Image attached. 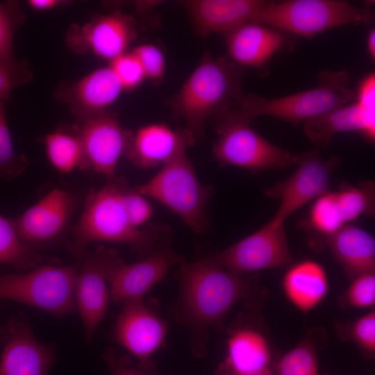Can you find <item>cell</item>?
Returning a JSON list of instances; mask_svg holds the SVG:
<instances>
[{
  "mask_svg": "<svg viewBox=\"0 0 375 375\" xmlns=\"http://www.w3.org/2000/svg\"><path fill=\"white\" fill-rule=\"evenodd\" d=\"M176 273L180 297L175 317L188 326L192 348L205 350L208 329L219 325L240 300L250 293L249 282L209 256L192 263L182 262Z\"/></svg>",
  "mask_w": 375,
  "mask_h": 375,
  "instance_id": "cell-1",
  "label": "cell"
},
{
  "mask_svg": "<svg viewBox=\"0 0 375 375\" xmlns=\"http://www.w3.org/2000/svg\"><path fill=\"white\" fill-rule=\"evenodd\" d=\"M126 181L122 176H115L103 188L89 191L81 217L71 228L72 239L67 246L79 260L87 253V247L95 242L128 245L143 258L171 236V228L165 224L133 226L122 199Z\"/></svg>",
  "mask_w": 375,
  "mask_h": 375,
  "instance_id": "cell-2",
  "label": "cell"
},
{
  "mask_svg": "<svg viewBox=\"0 0 375 375\" xmlns=\"http://www.w3.org/2000/svg\"><path fill=\"white\" fill-rule=\"evenodd\" d=\"M246 68L228 58L206 51L199 64L169 103L185 122L193 144L203 135L206 122L214 119L244 94Z\"/></svg>",
  "mask_w": 375,
  "mask_h": 375,
  "instance_id": "cell-3",
  "label": "cell"
},
{
  "mask_svg": "<svg viewBox=\"0 0 375 375\" xmlns=\"http://www.w3.org/2000/svg\"><path fill=\"white\" fill-rule=\"evenodd\" d=\"M349 78L344 70H324L319 74V85L312 89L276 98L249 94L228 108L250 122L268 115L298 126L351 101L356 92L348 88Z\"/></svg>",
  "mask_w": 375,
  "mask_h": 375,
  "instance_id": "cell-4",
  "label": "cell"
},
{
  "mask_svg": "<svg viewBox=\"0 0 375 375\" xmlns=\"http://www.w3.org/2000/svg\"><path fill=\"white\" fill-rule=\"evenodd\" d=\"M134 188L169 209L194 233L210 231L207 206L212 188L199 181L186 152L164 164L150 180Z\"/></svg>",
  "mask_w": 375,
  "mask_h": 375,
  "instance_id": "cell-5",
  "label": "cell"
},
{
  "mask_svg": "<svg viewBox=\"0 0 375 375\" xmlns=\"http://www.w3.org/2000/svg\"><path fill=\"white\" fill-rule=\"evenodd\" d=\"M371 3L355 6L340 0L269 1L256 23L312 39L328 29L349 24H370L374 20Z\"/></svg>",
  "mask_w": 375,
  "mask_h": 375,
  "instance_id": "cell-6",
  "label": "cell"
},
{
  "mask_svg": "<svg viewBox=\"0 0 375 375\" xmlns=\"http://www.w3.org/2000/svg\"><path fill=\"white\" fill-rule=\"evenodd\" d=\"M213 119L219 138L213 155L222 165L256 172L297 165L299 156L260 135L251 122L227 108Z\"/></svg>",
  "mask_w": 375,
  "mask_h": 375,
  "instance_id": "cell-7",
  "label": "cell"
},
{
  "mask_svg": "<svg viewBox=\"0 0 375 375\" xmlns=\"http://www.w3.org/2000/svg\"><path fill=\"white\" fill-rule=\"evenodd\" d=\"M79 262L76 265H44L23 274L0 276V299L16 301L53 316L76 311L74 289Z\"/></svg>",
  "mask_w": 375,
  "mask_h": 375,
  "instance_id": "cell-8",
  "label": "cell"
},
{
  "mask_svg": "<svg viewBox=\"0 0 375 375\" xmlns=\"http://www.w3.org/2000/svg\"><path fill=\"white\" fill-rule=\"evenodd\" d=\"M283 221L273 217L258 230L228 248L209 256L238 274L291 265Z\"/></svg>",
  "mask_w": 375,
  "mask_h": 375,
  "instance_id": "cell-9",
  "label": "cell"
},
{
  "mask_svg": "<svg viewBox=\"0 0 375 375\" xmlns=\"http://www.w3.org/2000/svg\"><path fill=\"white\" fill-rule=\"evenodd\" d=\"M78 262L74 299L85 338L92 341L105 316L110 298L107 288L108 277L124 260L117 251L99 246L90 252L87 251Z\"/></svg>",
  "mask_w": 375,
  "mask_h": 375,
  "instance_id": "cell-10",
  "label": "cell"
},
{
  "mask_svg": "<svg viewBox=\"0 0 375 375\" xmlns=\"http://www.w3.org/2000/svg\"><path fill=\"white\" fill-rule=\"evenodd\" d=\"M339 160L338 157L323 159L318 149L299 156L294 172L265 190L268 197L280 200L274 217L285 222L300 208L330 191L331 176Z\"/></svg>",
  "mask_w": 375,
  "mask_h": 375,
  "instance_id": "cell-11",
  "label": "cell"
},
{
  "mask_svg": "<svg viewBox=\"0 0 375 375\" xmlns=\"http://www.w3.org/2000/svg\"><path fill=\"white\" fill-rule=\"evenodd\" d=\"M137 38V24L130 15L115 11L97 15L81 27L74 26L67 36L69 47L76 53L91 51L111 62L126 53Z\"/></svg>",
  "mask_w": 375,
  "mask_h": 375,
  "instance_id": "cell-12",
  "label": "cell"
},
{
  "mask_svg": "<svg viewBox=\"0 0 375 375\" xmlns=\"http://www.w3.org/2000/svg\"><path fill=\"white\" fill-rule=\"evenodd\" d=\"M0 335V375H48L56 360V344L39 342L29 323L17 317H12Z\"/></svg>",
  "mask_w": 375,
  "mask_h": 375,
  "instance_id": "cell-13",
  "label": "cell"
},
{
  "mask_svg": "<svg viewBox=\"0 0 375 375\" xmlns=\"http://www.w3.org/2000/svg\"><path fill=\"white\" fill-rule=\"evenodd\" d=\"M89 169L107 181L115 177L118 161L124 155L133 132L126 130L114 114L102 112L75 125Z\"/></svg>",
  "mask_w": 375,
  "mask_h": 375,
  "instance_id": "cell-14",
  "label": "cell"
},
{
  "mask_svg": "<svg viewBox=\"0 0 375 375\" xmlns=\"http://www.w3.org/2000/svg\"><path fill=\"white\" fill-rule=\"evenodd\" d=\"M76 204L72 193L53 189L13 219L21 240L34 249L57 241L66 232Z\"/></svg>",
  "mask_w": 375,
  "mask_h": 375,
  "instance_id": "cell-15",
  "label": "cell"
},
{
  "mask_svg": "<svg viewBox=\"0 0 375 375\" xmlns=\"http://www.w3.org/2000/svg\"><path fill=\"white\" fill-rule=\"evenodd\" d=\"M183 261L182 256L172 248L171 236L168 237L142 260L131 264L124 261L113 269L108 280L110 299L119 303L143 299L170 268Z\"/></svg>",
  "mask_w": 375,
  "mask_h": 375,
  "instance_id": "cell-16",
  "label": "cell"
},
{
  "mask_svg": "<svg viewBox=\"0 0 375 375\" xmlns=\"http://www.w3.org/2000/svg\"><path fill=\"white\" fill-rule=\"evenodd\" d=\"M167 331V322L143 299L124 303L113 331L117 342L140 360V365L151 363V356L162 343Z\"/></svg>",
  "mask_w": 375,
  "mask_h": 375,
  "instance_id": "cell-17",
  "label": "cell"
},
{
  "mask_svg": "<svg viewBox=\"0 0 375 375\" xmlns=\"http://www.w3.org/2000/svg\"><path fill=\"white\" fill-rule=\"evenodd\" d=\"M267 0H188L181 4L200 37L225 33L246 23H256Z\"/></svg>",
  "mask_w": 375,
  "mask_h": 375,
  "instance_id": "cell-18",
  "label": "cell"
},
{
  "mask_svg": "<svg viewBox=\"0 0 375 375\" xmlns=\"http://www.w3.org/2000/svg\"><path fill=\"white\" fill-rule=\"evenodd\" d=\"M228 58L261 70L274 54L287 47L291 35L274 27L246 23L223 34Z\"/></svg>",
  "mask_w": 375,
  "mask_h": 375,
  "instance_id": "cell-19",
  "label": "cell"
},
{
  "mask_svg": "<svg viewBox=\"0 0 375 375\" xmlns=\"http://www.w3.org/2000/svg\"><path fill=\"white\" fill-rule=\"evenodd\" d=\"M194 144L183 128L174 130L162 123L140 127L133 134L125 156L133 165L149 168L162 165Z\"/></svg>",
  "mask_w": 375,
  "mask_h": 375,
  "instance_id": "cell-20",
  "label": "cell"
},
{
  "mask_svg": "<svg viewBox=\"0 0 375 375\" xmlns=\"http://www.w3.org/2000/svg\"><path fill=\"white\" fill-rule=\"evenodd\" d=\"M122 91L120 82L108 66L94 70L60 93L78 124H81L106 112Z\"/></svg>",
  "mask_w": 375,
  "mask_h": 375,
  "instance_id": "cell-21",
  "label": "cell"
},
{
  "mask_svg": "<svg viewBox=\"0 0 375 375\" xmlns=\"http://www.w3.org/2000/svg\"><path fill=\"white\" fill-rule=\"evenodd\" d=\"M356 131L367 140H375V107L358 101L346 104L303 123V132L317 147L324 149L334 135Z\"/></svg>",
  "mask_w": 375,
  "mask_h": 375,
  "instance_id": "cell-22",
  "label": "cell"
},
{
  "mask_svg": "<svg viewBox=\"0 0 375 375\" xmlns=\"http://www.w3.org/2000/svg\"><path fill=\"white\" fill-rule=\"evenodd\" d=\"M334 258L352 280L375 270V239L367 231L347 224L327 238Z\"/></svg>",
  "mask_w": 375,
  "mask_h": 375,
  "instance_id": "cell-23",
  "label": "cell"
},
{
  "mask_svg": "<svg viewBox=\"0 0 375 375\" xmlns=\"http://www.w3.org/2000/svg\"><path fill=\"white\" fill-rule=\"evenodd\" d=\"M282 289L288 301L307 312L319 305L328 294V278L324 266L304 260L288 268L282 279Z\"/></svg>",
  "mask_w": 375,
  "mask_h": 375,
  "instance_id": "cell-24",
  "label": "cell"
},
{
  "mask_svg": "<svg viewBox=\"0 0 375 375\" xmlns=\"http://www.w3.org/2000/svg\"><path fill=\"white\" fill-rule=\"evenodd\" d=\"M271 358V349L265 335L253 328L240 327L228 339L224 369L228 375L269 371Z\"/></svg>",
  "mask_w": 375,
  "mask_h": 375,
  "instance_id": "cell-25",
  "label": "cell"
},
{
  "mask_svg": "<svg viewBox=\"0 0 375 375\" xmlns=\"http://www.w3.org/2000/svg\"><path fill=\"white\" fill-rule=\"evenodd\" d=\"M25 244L20 238L13 219L0 213V265L8 264L21 272L44 265L58 264Z\"/></svg>",
  "mask_w": 375,
  "mask_h": 375,
  "instance_id": "cell-26",
  "label": "cell"
},
{
  "mask_svg": "<svg viewBox=\"0 0 375 375\" xmlns=\"http://www.w3.org/2000/svg\"><path fill=\"white\" fill-rule=\"evenodd\" d=\"M47 156L60 173L67 174L78 168L88 170L84 149L76 126L60 128L47 134L44 140Z\"/></svg>",
  "mask_w": 375,
  "mask_h": 375,
  "instance_id": "cell-27",
  "label": "cell"
},
{
  "mask_svg": "<svg viewBox=\"0 0 375 375\" xmlns=\"http://www.w3.org/2000/svg\"><path fill=\"white\" fill-rule=\"evenodd\" d=\"M344 224L355 221L362 215L372 217L375 211V185L372 181L358 185L344 183L333 192Z\"/></svg>",
  "mask_w": 375,
  "mask_h": 375,
  "instance_id": "cell-28",
  "label": "cell"
},
{
  "mask_svg": "<svg viewBox=\"0 0 375 375\" xmlns=\"http://www.w3.org/2000/svg\"><path fill=\"white\" fill-rule=\"evenodd\" d=\"M276 375H319L317 349L308 338L284 354L274 367Z\"/></svg>",
  "mask_w": 375,
  "mask_h": 375,
  "instance_id": "cell-29",
  "label": "cell"
},
{
  "mask_svg": "<svg viewBox=\"0 0 375 375\" xmlns=\"http://www.w3.org/2000/svg\"><path fill=\"white\" fill-rule=\"evenodd\" d=\"M25 21L19 3L16 1H0V63L16 64L13 53V40L16 31Z\"/></svg>",
  "mask_w": 375,
  "mask_h": 375,
  "instance_id": "cell-30",
  "label": "cell"
},
{
  "mask_svg": "<svg viewBox=\"0 0 375 375\" xmlns=\"http://www.w3.org/2000/svg\"><path fill=\"white\" fill-rule=\"evenodd\" d=\"M308 223L312 230L327 238L345 225L333 192L328 191L314 200L308 214Z\"/></svg>",
  "mask_w": 375,
  "mask_h": 375,
  "instance_id": "cell-31",
  "label": "cell"
},
{
  "mask_svg": "<svg viewBox=\"0 0 375 375\" xmlns=\"http://www.w3.org/2000/svg\"><path fill=\"white\" fill-rule=\"evenodd\" d=\"M3 101L0 99V178L12 180L26 169L28 161L15 151Z\"/></svg>",
  "mask_w": 375,
  "mask_h": 375,
  "instance_id": "cell-32",
  "label": "cell"
},
{
  "mask_svg": "<svg viewBox=\"0 0 375 375\" xmlns=\"http://www.w3.org/2000/svg\"><path fill=\"white\" fill-rule=\"evenodd\" d=\"M112 69L124 90H132L140 85L146 78L143 69L131 51L124 53L111 62Z\"/></svg>",
  "mask_w": 375,
  "mask_h": 375,
  "instance_id": "cell-33",
  "label": "cell"
},
{
  "mask_svg": "<svg viewBox=\"0 0 375 375\" xmlns=\"http://www.w3.org/2000/svg\"><path fill=\"white\" fill-rule=\"evenodd\" d=\"M344 297L347 305L353 308H366L374 306V272L364 274L353 278Z\"/></svg>",
  "mask_w": 375,
  "mask_h": 375,
  "instance_id": "cell-34",
  "label": "cell"
},
{
  "mask_svg": "<svg viewBox=\"0 0 375 375\" xmlns=\"http://www.w3.org/2000/svg\"><path fill=\"white\" fill-rule=\"evenodd\" d=\"M122 199L131 224L141 228L153 214L152 205L146 197L131 188L127 181L123 188Z\"/></svg>",
  "mask_w": 375,
  "mask_h": 375,
  "instance_id": "cell-35",
  "label": "cell"
},
{
  "mask_svg": "<svg viewBox=\"0 0 375 375\" xmlns=\"http://www.w3.org/2000/svg\"><path fill=\"white\" fill-rule=\"evenodd\" d=\"M32 76L26 61L20 60L12 65L0 63V99L8 100L14 88L28 83Z\"/></svg>",
  "mask_w": 375,
  "mask_h": 375,
  "instance_id": "cell-36",
  "label": "cell"
},
{
  "mask_svg": "<svg viewBox=\"0 0 375 375\" xmlns=\"http://www.w3.org/2000/svg\"><path fill=\"white\" fill-rule=\"evenodd\" d=\"M139 60L145 78L152 81L162 79L165 72V58L161 50L153 44H142L132 51Z\"/></svg>",
  "mask_w": 375,
  "mask_h": 375,
  "instance_id": "cell-37",
  "label": "cell"
},
{
  "mask_svg": "<svg viewBox=\"0 0 375 375\" xmlns=\"http://www.w3.org/2000/svg\"><path fill=\"white\" fill-rule=\"evenodd\" d=\"M349 337L367 353L375 351V312L371 310L349 326Z\"/></svg>",
  "mask_w": 375,
  "mask_h": 375,
  "instance_id": "cell-38",
  "label": "cell"
},
{
  "mask_svg": "<svg viewBox=\"0 0 375 375\" xmlns=\"http://www.w3.org/2000/svg\"><path fill=\"white\" fill-rule=\"evenodd\" d=\"M111 375H158L153 370L152 362L135 366L128 357L121 356L112 347H108L103 353Z\"/></svg>",
  "mask_w": 375,
  "mask_h": 375,
  "instance_id": "cell-39",
  "label": "cell"
},
{
  "mask_svg": "<svg viewBox=\"0 0 375 375\" xmlns=\"http://www.w3.org/2000/svg\"><path fill=\"white\" fill-rule=\"evenodd\" d=\"M60 0H29L27 4L30 8L36 11H48L65 3Z\"/></svg>",
  "mask_w": 375,
  "mask_h": 375,
  "instance_id": "cell-40",
  "label": "cell"
},
{
  "mask_svg": "<svg viewBox=\"0 0 375 375\" xmlns=\"http://www.w3.org/2000/svg\"><path fill=\"white\" fill-rule=\"evenodd\" d=\"M367 50L371 58L374 60L375 59V30L371 29L367 37Z\"/></svg>",
  "mask_w": 375,
  "mask_h": 375,
  "instance_id": "cell-41",
  "label": "cell"
},
{
  "mask_svg": "<svg viewBox=\"0 0 375 375\" xmlns=\"http://www.w3.org/2000/svg\"><path fill=\"white\" fill-rule=\"evenodd\" d=\"M251 375H271V370Z\"/></svg>",
  "mask_w": 375,
  "mask_h": 375,
  "instance_id": "cell-42",
  "label": "cell"
}]
</instances>
